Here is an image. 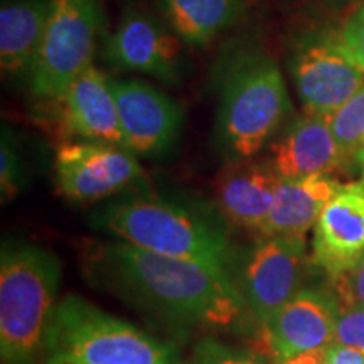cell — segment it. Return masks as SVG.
<instances>
[{"instance_id":"obj_14","label":"cell","mask_w":364,"mask_h":364,"mask_svg":"<svg viewBox=\"0 0 364 364\" xmlns=\"http://www.w3.org/2000/svg\"><path fill=\"white\" fill-rule=\"evenodd\" d=\"M270 161L282 177L334 176L349 164L332 134L329 117L306 112L272 144Z\"/></svg>"},{"instance_id":"obj_20","label":"cell","mask_w":364,"mask_h":364,"mask_svg":"<svg viewBox=\"0 0 364 364\" xmlns=\"http://www.w3.org/2000/svg\"><path fill=\"white\" fill-rule=\"evenodd\" d=\"M329 125L349 166L364 145V85L329 115Z\"/></svg>"},{"instance_id":"obj_11","label":"cell","mask_w":364,"mask_h":364,"mask_svg":"<svg viewBox=\"0 0 364 364\" xmlns=\"http://www.w3.org/2000/svg\"><path fill=\"white\" fill-rule=\"evenodd\" d=\"M339 300L326 290L300 289L263 326L268 353L284 363L299 354L327 348L334 341Z\"/></svg>"},{"instance_id":"obj_26","label":"cell","mask_w":364,"mask_h":364,"mask_svg":"<svg viewBox=\"0 0 364 364\" xmlns=\"http://www.w3.org/2000/svg\"><path fill=\"white\" fill-rule=\"evenodd\" d=\"M321 364H364V353L349 346L332 343L321 349Z\"/></svg>"},{"instance_id":"obj_6","label":"cell","mask_w":364,"mask_h":364,"mask_svg":"<svg viewBox=\"0 0 364 364\" xmlns=\"http://www.w3.org/2000/svg\"><path fill=\"white\" fill-rule=\"evenodd\" d=\"M102 27L100 0H49L43 41L27 76L31 95L54 102L61 98L93 66Z\"/></svg>"},{"instance_id":"obj_9","label":"cell","mask_w":364,"mask_h":364,"mask_svg":"<svg viewBox=\"0 0 364 364\" xmlns=\"http://www.w3.org/2000/svg\"><path fill=\"white\" fill-rule=\"evenodd\" d=\"M127 149L135 156L167 152L182 127V110L161 90L140 80H110Z\"/></svg>"},{"instance_id":"obj_28","label":"cell","mask_w":364,"mask_h":364,"mask_svg":"<svg viewBox=\"0 0 364 364\" xmlns=\"http://www.w3.org/2000/svg\"><path fill=\"white\" fill-rule=\"evenodd\" d=\"M356 164L359 166V169H361V184L364 186V145L361 147V150L358 152Z\"/></svg>"},{"instance_id":"obj_2","label":"cell","mask_w":364,"mask_h":364,"mask_svg":"<svg viewBox=\"0 0 364 364\" xmlns=\"http://www.w3.org/2000/svg\"><path fill=\"white\" fill-rule=\"evenodd\" d=\"M97 225L139 248L230 275V238L223 223L203 209L161 196H135L100 211Z\"/></svg>"},{"instance_id":"obj_18","label":"cell","mask_w":364,"mask_h":364,"mask_svg":"<svg viewBox=\"0 0 364 364\" xmlns=\"http://www.w3.org/2000/svg\"><path fill=\"white\" fill-rule=\"evenodd\" d=\"M49 0H12L0 9V65L9 76H29L43 41Z\"/></svg>"},{"instance_id":"obj_27","label":"cell","mask_w":364,"mask_h":364,"mask_svg":"<svg viewBox=\"0 0 364 364\" xmlns=\"http://www.w3.org/2000/svg\"><path fill=\"white\" fill-rule=\"evenodd\" d=\"M280 364H321V349H317V351L299 354V356L287 359V361L280 363Z\"/></svg>"},{"instance_id":"obj_10","label":"cell","mask_w":364,"mask_h":364,"mask_svg":"<svg viewBox=\"0 0 364 364\" xmlns=\"http://www.w3.org/2000/svg\"><path fill=\"white\" fill-rule=\"evenodd\" d=\"M290 73L306 110L326 117L364 85V71L331 38L300 46L290 61Z\"/></svg>"},{"instance_id":"obj_21","label":"cell","mask_w":364,"mask_h":364,"mask_svg":"<svg viewBox=\"0 0 364 364\" xmlns=\"http://www.w3.org/2000/svg\"><path fill=\"white\" fill-rule=\"evenodd\" d=\"M329 38L359 70L364 71V6Z\"/></svg>"},{"instance_id":"obj_17","label":"cell","mask_w":364,"mask_h":364,"mask_svg":"<svg viewBox=\"0 0 364 364\" xmlns=\"http://www.w3.org/2000/svg\"><path fill=\"white\" fill-rule=\"evenodd\" d=\"M341 188L343 184L334 176L282 177L260 233L263 236H306Z\"/></svg>"},{"instance_id":"obj_23","label":"cell","mask_w":364,"mask_h":364,"mask_svg":"<svg viewBox=\"0 0 364 364\" xmlns=\"http://www.w3.org/2000/svg\"><path fill=\"white\" fill-rule=\"evenodd\" d=\"M22 167L17 150L14 147L11 135L2 134V145H0V193L2 203L11 199L21 191Z\"/></svg>"},{"instance_id":"obj_19","label":"cell","mask_w":364,"mask_h":364,"mask_svg":"<svg viewBox=\"0 0 364 364\" xmlns=\"http://www.w3.org/2000/svg\"><path fill=\"white\" fill-rule=\"evenodd\" d=\"M171 31L191 48H203L233 26L243 0H159Z\"/></svg>"},{"instance_id":"obj_25","label":"cell","mask_w":364,"mask_h":364,"mask_svg":"<svg viewBox=\"0 0 364 364\" xmlns=\"http://www.w3.org/2000/svg\"><path fill=\"white\" fill-rule=\"evenodd\" d=\"M334 282L344 307H364V257Z\"/></svg>"},{"instance_id":"obj_16","label":"cell","mask_w":364,"mask_h":364,"mask_svg":"<svg viewBox=\"0 0 364 364\" xmlns=\"http://www.w3.org/2000/svg\"><path fill=\"white\" fill-rule=\"evenodd\" d=\"M56 102L61 124L70 135L127 147L110 78L95 66L81 73Z\"/></svg>"},{"instance_id":"obj_8","label":"cell","mask_w":364,"mask_h":364,"mask_svg":"<svg viewBox=\"0 0 364 364\" xmlns=\"http://www.w3.org/2000/svg\"><path fill=\"white\" fill-rule=\"evenodd\" d=\"M304 262L306 236H263L250 252L236 285L262 327L300 290Z\"/></svg>"},{"instance_id":"obj_12","label":"cell","mask_w":364,"mask_h":364,"mask_svg":"<svg viewBox=\"0 0 364 364\" xmlns=\"http://www.w3.org/2000/svg\"><path fill=\"white\" fill-rule=\"evenodd\" d=\"M145 12H125L115 31L105 41V59L125 71H139L174 83L181 76V44Z\"/></svg>"},{"instance_id":"obj_22","label":"cell","mask_w":364,"mask_h":364,"mask_svg":"<svg viewBox=\"0 0 364 364\" xmlns=\"http://www.w3.org/2000/svg\"><path fill=\"white\" fill-rule=\"evenodd\" d=\"M182 364H267L252 353L228 348L216 341H203L196 346L191 358Z\"/></svg>"},{"instance_id":"obj_4","label":"cell","mask_w":364,"mask_h":364,"mask_svg":"<svg viewBox=\"0 0 364 364\" xmlns=\"http://www.w3.org/2000/svg\"><path fill=\"white\" fill-rule=\"evenodd\" d=\"M290 112L280 68L260 49L240 53L221 78L216 130L231 161L253 159Z\"/></svg>"},{"instance_id":"obj_5","label":"cell","mask_w":364,"mask_h":364,"mask_svg":"<svg viewBox=\"0 0 364 364\" xmlns=\"http://www.w3.org/2000/svg\"><path fill=\"white\" fill-rule=\"evenodd\" d=\"M43 354L46 364H179L171 346L76 294L58 300Z\"/></svg>"},{"instance_id":"obj_24","label":"cell","mask_w":364,"mask_h":364,"mask_svg":"<svg viewBox=\"0 0 364 364\" xmlns=\"http://www.w3.org/2000/svg\"><path fill=\"white\" fill-rule=\"evenodd\" d=\"M332 343L364 353V307H341Z\"/></svg>"},{"instance_id":"obj_15","label":"cell","mask_w":364,"mask_h":364,"mask_svg":"<svg viewBox=\"0 0 364 364\" xmlns=\"http://www.w3.org/2000/svg\"><path fill=\"white\" fill-rule=\"evenodd\" d=\"M282 176L268 159L233 161L215 181V199L231 225L262 231Z\"/></svg>"},{"instance_id":"obj_7","label":"cell","mask_w":364,"mask_h":364,"mask_svg":"<svg viewBox=\"0 0 364 364\" xmlns=\"http://www.w3.org/2000/svg\"><path fill=\"white\" fill-rule=\"evenodd\" d=\"M54 171L58 191L75 203L100 201L145 181L132 150L91 140L63 144L56 152Z\"/></svg>"},{"instance_id":"obj_13","label":"cell","mask_w":364,"mask_h":364,"mask_svg":"<svg viewBox=\"0 0 364 364\" xmlns=\"http://www.w3.org/2000/svg\"><path fill=\"white\" fill-rule=\"evenodd\" d=\"M364 257V186L343 184L314 225L312 263L332 280Z\"/></svg>"},{"instance_id":"obj_1","label":"cell","mask_w":364,"mask_h":364,"mask_svg":"<svg viewBox=\"0 0 364 364\" xmlns=\"http://www.w3.org/2000/svg\"><path fill=\"white\" fill-rule=\"evenodd\" d=\"M86 263L105 289L172 324L228 327L236 324L247 309L231 275L127 241L95 245Z\"/></svg>"},{"instance_id":"obj_3","label":"cell","mask_w":364,"mask_h":364,"mask_svg":"<svg viewBox=\"0 0 364 364\" xmlns=\"http://www.w3.org/2000/svg\"><path fill=\"white\" fill-rule=\"evenodd\" d=\"M61 263L39 245L7 241L0 253V354L4 364H33L44 353L56 309Z\"/></svg>"}]
</instances>
